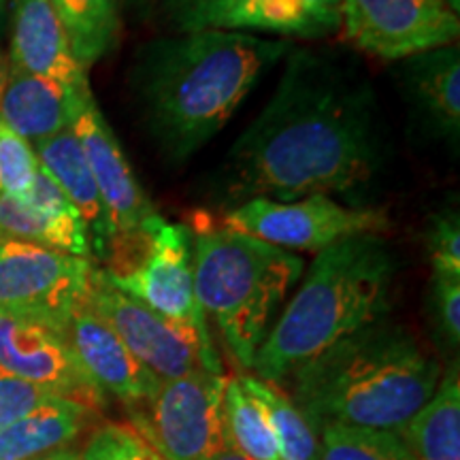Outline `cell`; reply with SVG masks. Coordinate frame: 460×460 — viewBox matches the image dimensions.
<instances>
[{"instance_id": "1", "label": "cell", "mask_w": 460, "mask_h": 460, "mask_svg": "<svg viewBox=\"0 0 460 460\" xmlns=\"http://www.w3.org/2000/svg\"><path fill=\"white\" fill-rule=\"evenodd\" d=\"M384 164L371 84L332 58L290 49L271 101L230 147L214 199L298 200L365 188Z\"/></svg>"}, {"instance_id": "2", "label": "cell", "mask_w": 460, "mask_h": 460, "mask_svg": "<svg viewBox=\"0 0 460 460\" xmlns=\"http://www.w3.org/2000/svg\"><path fill=\"white\" fill-rule=\"evenodd\" d=\"M290 49L288 41L239 31H199L143 43L130 85L160 154L171 163L197 154Z\"/></svg>"}, {"instance_id": "3", "label": "cell", "mask_w": 460, "mask_h": 460, "mask_svg": "<svg viewBox=\"0 0 460 460\" xmlns=\"http://www.w3.org/2000/svg\"><path fill=\"white\" fill-rule=\"evenodd\" d=\"M288 379L292 402L315 430L341 424L401 433L435 394L441 367L405 326L384 318L331 345Z\"/></svg>"}, {"instance_id": "4", "label": "cell", "mask_w": 460, "mask_h": 460, "mask_svg": "<svg viewBox=\"0 0 460 460\" xmlns=\"http://www.w3.org/2000/svg\"><path fill=\"white\" fill-rule=\"evenodd\" d=\"M396 256L382 234H356L318 252L315 261L258 348L252 371L279 384L352 332L384 320Z\"/></svg>"}, {"instance_id": "5", "label": "cell", "mask_w": 460, "mask_h": 460, "mask_svg": "<svg viewBox=\"0 0 460 460\" xmlns=\"http://www.w3.org/2000/svg\"><path fill=\"white\" fill-rule=\"evenodd\" d=\"M303 267L301 256L237 230L207 226L194 233L197 301L243 371L254 367L258 348Z\"/></svg>"}, {"instance_id": "6", "label": "cell", "mask_w": 460, "mask_h": 460, "mask_svg": "<svg viewBox=\"0 0 460 460\" xmlns=\"http://www.w3.org/2000/svg\"><path fill=\"white\" fill-rule=\"evenodd\" d=\"M105 273L119 290L172 322L209 335L194 292V233L163 216L109 245Z\"/></svg>"}, {"instance_id": "7", "label": "cell", "mask_w": 460, "mask_h": 460, "mask_svg": "<svg viewBox=\"0 0 460 460\" xmlns=\"http://www.w3.org/2000/svg\"><path fill=\"white\" fill-rule=\"evenodd\" d=\"M88 303L160 382L194 371L224 376L211 335L164 318L128 296L109 279L105 269H92Z\"/></svg>"}, {"instance_id": "8", "label": "cell", "mask_w": 460, "mask_h": 460, "mask_svg": "<svg viewBox=\"0 0 460 460\" xmlns=\"http://www.w3.org/2000/svg\"><path fill=\"white\" fill-rule=\"evenodd\" d=\"M224 384L209 371L164 379L146 407L130 410L132 429L166 460H211L224 444Z\"/></svg>"}, {"instance_id": "9", "label": "cell", "mask_w": 460, "mask_h": 460, "mask_svg": "<svg viewBox=\"0 0 460 460\" xmlns=\"http://www.w3.org/2000/svg\"><path fill=\"white\" fill-rule=\"evenodd\" d=\"M222 226L237 230L281 250L322 252L356 234H379L388 217L377 209H352L331 197L298 200L252 199L226 211Z\"/></svg>"}, {"instance_id": "10", "label": "cell", "mask_w": 460, "mask_h": 460, "mask_svg": "<svg viewBox=\"0 0 460 460\" xmlns=\"http://www.w3.org/2000/svg\"><path fill=\"white\" fill-rule=\"evenodd\" d=\"M94 264L28 241L0 237V312L31 315L65 329L88 296Z\"/></svg>"}, {"instance_id": "11", "label": "cell", "mask_w": 460, "mask_h": 460, "mask_svg": "<svg viewBox=\"0 0 460 460\" xmlns=\"http://www.w3.org/2000/svg\"><path fill=\"white\" fill-rule=\"evenodd\" d=\"M341 39L382 60H405L456 43L458 13L446 0H341Z\"/></svg>"}, {"instance_id": "12", "label": "cell", "mask_w": 460, "mask_h": 460, "mask_svg": "<svg viewBox=\"0 0 460 460\" xmlns=\"http://www.w3.org/2000/svg\"><path fill=\"white\" fill-rule=\"evenodd\" d=\"M0 369L88 410L109 401L79 365L66 331L31 315L0 312Z\"/></svg>"}, {"instance_id": "13", "label": "cell", "mask_w": 460, "mask_h": 460, "mask_svg": "<svg viewBox=\"0 0 460 460\" xmlns=\"http://www.w3.org/2000/svg\"><path fill=\"white\" fill-rule=\"evenodd\" d=\"M71 128L88 158L90 171L107 209L109 224H111L113 239L139 233L152 217L158 216V211L143 192L118 137L107 124L105 115L101 113L94 96H90L79 107Z\"/></svg>"}, {"instance_id": "14", "label": "cell", "mask_w": 460, "mask_h": 460, "mask_svg": "<svg viewBox=\"0 0 460 460\" xmlns=\"http://www.w3.org/2000/svg\"><path fill=\"white\" fill-rule=\"evenodd\" d=\"M66 337L79 365L107 399L141 410L156 394L160 379L130 354L118 332L92 309L88 296L73 309Z\"/></svg>"}, {"instance_id": "15", "label": "cell", "mask_w": 460, "mask_h": 460, "mask_svg": "<svg viewBox=\"0 0 460 460\" xmlns=\"http://www.w3.org/2000/svg\"><path fill=\"white\" fill-rule=\"evenodd\" d=\"M9 15L11 66L71 90L90 88L88 71L75 58L49 0H11Z\"/></svg>"}, {"instance_id": "16", "label": "cell", "mask_w": 460, "mask_h": 460, "mask_svg": "<svg viewBox=\"0 0 460 460\" xmlns=\"http://www.w3.org/2000/svg\"><path fill=\"white\" fill-rule=\"evenodd\" d=\"M92 90H71L51 79L37 77L9 65V77L0 99V119L31 146L71 128L79 107Z\"/></svg>"}, {"instance_id": "17", "label": "cell", "mask_w": 460, "mask_h": 460, "mask_svg": "<svg viewBox=\"0 0 460 460\" xmlns=\"http://www.w3.org/2000/svg\"><path fill=\"white\" fill-rule=\"evenodd\" d=\"M402 88L413 113L430 132L456 143L460 135V49L458 45L405 58Z\"/></svg>"}, {"instance_id": "18", "label": "cell", "mask_w": 460, "mask_h": 460, "mask_svg": "<svg viewBox=\"0 0 460 460\" xmlns=\"http://www.w3.org/2000/svg\"><path fill=\"white\" fill-rule=\"evenodd\" d=\"M34 156L39 166L58 183V188L66 194V199L79 211L82 220L88 226L92 256L105 261L111 245L113 233L101 192L96 188L88 158H85L82 143L73 128L58 132L54 137L34 143Z\"/></svg>"}, {"instance_id": "19", "label": "cell", "mask_w": 460, "mask_h": 460, "mask_svg": "<svg viewBox=\"0 0 460 460\" xmlns=\"http://www.w3.org/2000/svg\"><path fill=\"white\" fill-rule=\"evenodd\" d=\"M94 416V410L54 396L0 430V460H34L66 447L90 427Z\"/></svg>"}, {"instance_id": "20", "label": "cell", "mask_w": 460, "mask_h": 460, "mask_svg": "<svg viewBox=\"0 0 460 460\" xmlns=\"http://www.w3.org/2000/svg\"><path fill=\"white\" fill-rule=\"evenodd\" d=\"M341 26V0H245L224 31L320 39Z\"/></svg>"}, {"instance_id": "21", "label": "cell", "mask_w": 460, "mask_h": 460, "mask_svg": "<svg viewBox=\"0 0 460 460\" xmlns=\"http://www.w3.org/2000/svg\"><path fill=\"white\" fill-rule=\"evenodd\" d=\"M411 460H460V373L458 362L441 373L427 405L401 430Z\"/></svg>"}, {"instance_id": "22", "label": "cell", "mask_w": 460, "mask_h": 460, "mask_svg": "<svg viewBox=\"0 0 460 460\" xmlns=\"http://www.w3.org/2000/svg\"><path fill=\"white\" fill-rule=\"evenodd\" d=\"M0 237L28 241L65 254L92 258L88 226L77 209L45 211L24 199H0Z\"/></svg>"}, {"instance_id": "23", "label": "cell", "mask_w": 460, "mask_h": 460, "mask_svg": "<svg viewBox=\"0 0 460 460\" xmlns=\"http://www.w3.org/2000/svg\"><path fill=\"white\" fill-rule=\"evenodd\" d=\"M65 28L77 62L85 71L118 41V0H49Z\"/></svg>"}, {"instance_id": "24", "label": "cell", "mask_w": 460, "mask_h": 460, "mask_svg": "<svg viewBox=\"0 0 460 460\" xmlns=\"http://www.w3.org/2000/svg\"><path fill=\"white\" fill-rule=\"evenodd\" d=\"M245 393L258 402L269 427H271L275 441H278L281 460H315L320 447V435L307 418L298 411L288 394L278 390L271 382L243 373L237 376Z\"/></svg>"}, {"instance_id": "25", "label": "cell", "mask_w": 460, "mask_h": 460, "mask_svg": "<svg viewBox=\"0 0 460 460\" xmlns=\"http://www.w3.org/2000/svg\"><path fill=\"white\" fill-rule=\"evenodd\" d=\"M222 429L228 444L250 460H281L267 416L245 393L239 377H226L224 384Z\"/></svg>"}, {"instance_id": "26", "label": "cell", "mask_w": 460, "mask_h": 460, "mask_svg": "<svg viewBox=\"0 0 460 460\" xmlns=\"http://www.w3.org/2000/svg\"><path fill=\"white\" fill-rule=\"evenodd\" d=\"M320 447L315 460H411L396 430H376L326 424L318 429Z\"/></svg>"}, {"instance_id": "27", "label": "cell", "mask_w": 460, "mask_h": 460, "mask_svg": "<svg viewBox=\"0 0 460 460\" xmlns=\"http://www.w3.org/2000/svg\"><path fill=\"white\" fill-rule=\"evenodd\" d=\"M39 171V160L26 139L0 119V199L24 197Z\"/></svg>"}, {"instance_id": "28", "label": "cell", "mask_w": 460, "mask_h": 460, "mask_svg": "<svg viewBox=\"0 0 460 460\" xmlns=\"http://www.w3.org/2000/svg\"><path fill=\"white\" fill-rule=\"evenodd\" d=\"M84 460H166L147 439L126 424L94 429L82 452Z\"/></svg>"}, {"instance_id": "29", "label": "cell", "mask_w": 460, "mask_h": 460, "mask_svg": "<svg viewBox=\"0 0 460 460\" xmlns=\"http://www.w3.org/2000/svg\"><path fill=\"white\" fill-rule=\"evenodd\" d=\"M245 0H164L163 13L175 32L224 31Z\"/></svg>"}, {"instance_id": "30", "label": "cell", "mask_w": 460, "mask_h": 460, "mask_svg": "<svg viewBox=\"0 0 460 460\" xmlns=\"http://www.w3.org/2000/svg\"><path fill=\"white\" fill-rule=\"evenodd\" d=\"M424 245L433 275L460 278V217L458 211L446 209L435 214L424 230Z\"/></svg>"}, {"instance_id": "31", "label": "cell", "mask_w": 460, "mask_h": 460, "mask_svg": "<svg viewBox=\"0 0 460 460\" xmlns=\"http://www.w3.org/2000/svg\"><path fill=\"white\" fill-rule=\"evenodd\" d=\"M430 320L437 335L447 348L458 349L460 343V278L433 275L430 281Z\"/></svg>"}, {"instance_id": "32", "label": "cell", "mask_w": 460, "mask_h": 460, "mask_svg": "<svg viewBox=\"0 0 460 460\" xmlns=\"http://www.w3.org/2000/svg\"><path fill=\"white\" fill-rule=\"evenodd\" d=\"M56 394L0 369V430L54 399Z\"/></svg>"}, {"instance_id": "33", "label": "cell", "mask_w": 460, "mask_h": 460, "mask_svg": "<svg viewBox=\"0 0 460 460\" xmlns=\"http://www.w3.org/2000/svg\"><path fill=\"white\" fill-rule=\"evenodd\" d=\"M211 460H250V458L243 456L239 450H234V447L226 441V437H224V444L217 447Z\"/></svg>"}, {"instance_id": "34", "label": "cell", "mask_w": 460, "mask_h": 460, "mask_svg": "<svg viewBox=\"0 0 460 460\" xmlns=\"http://www.w3.org/2000/svg\"><path fill=\"white\" fill-rule=\"evenodd\" d=\"M34 460H84V458H82V452L73 450V447H60V450H54Z\"/></svg>"}, {"instance_id": "35", "label": "cell", "mask_w": 460, "mask_h": 460, "mask_svg": "<svg viewBox=\"0 0 460 460\" xmlns=\"http://www.w3.org/2000/svg\"><path fill=\"white\" fill-rule=\"evenodd\" d=\"M7 77H9V65L4 62L3 51H0V99H3L4 85H7Z\"/></svg>"}, {"instance_id": "36", "label": "cell", "mask_w": 460, "mask_h": 460, "mask_svg": "<svg viewBox=\"0 0 460 460\" xmlns=\"http://www.w3.org/2000/svg\"><path fill=\"white\" fill-rule=\"evenodd\" d=\"M9 4H11V0H0V32H3L4 22H7V15H9Z\"/></svg>"}, {"instance_id": "37", "label": "cell", "mask_w": 460, "mask_h": 460, "mask_svg": "<svg viewBox=\"0 0 460 460\" xmlns=\"http://www.w3.org/2000/svg\"><path fill=\"white\" fill-rule=\"evenodd\" d=\"M446 3H447V7L454 11V13H458V11H460V0H446Z\"/></svg>"}, {"instance_id": "38", "label": "cell", "mask_w": 460, "mask_h": 460, "mask_svg": "<svg viewBox=\"0 0 460 460\" xmlns=\"http://www.w3.org/2000/svg\"><path fill=\"white\" fill-rule=\"evenodd\" d=\"M126 3H132V4H141V3H147V0H126Z\"/></svg>"}]
</instances>
